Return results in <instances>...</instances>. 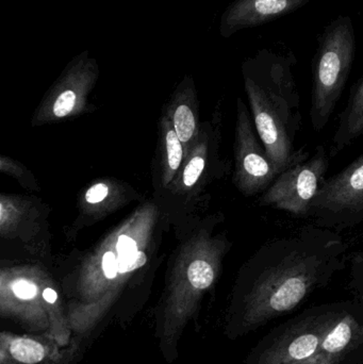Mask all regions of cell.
<instances>
[{
	"label": "cell",
	"mask_w": 363,
	"mask_h": 364,
	"mask_svg": "<svg viewBox=\"0 0 363 364\" xmlns=\"http://www.w3.org/2000/svg\"><path fill=\"white\" fill-rule=\"evenodd\" d=\"M166 154H168V166L170 177L180 168L183 161V142L174 129H168L166 136Z\"/></svg>",
	"instance_id": "13"
},
{
	"label": "cell",
	"mask_w": 363,
	"mask_h": 364,
	"mask_svg": "<svg viewBox=\"0 0 363 364\" xmlns=\"http://www.w3.org/2000/svg\"><path fill=\"white\" fill-rule=\"evenodd\" d=\"M147 262V256L141 250L125 257L119 256V271L121 275L131 273L144 267Z\"/></svg>",
	"instance_id": "14"
},
{
	"label": "cell",
	"mask_w": 363,
	"mask_h": 364,
	"mask_svg": "<svg viewBox=\"0 0 363 364\" xmlns=\"http://www.w3.org/2000/svg\"><path fill=\"white\" fill-rule=\"evenodd\" d=\"M357 329V322L351 314H345L332 321L322 340L315 364H338L353 344Z\"/></svg>",
	"instance_id": "11"
},
{
	"label": "cell",
	"mask_w": 363,
	"mask_h": 364,
	"mask_svg": "<svg viewBox=\"0 0 363 364\" xmlns=\"http://www.w3.org/2000/svg\"><path fill=\"white\" fill-rule=\"evenodd\" d=\"M108 194V186L104 183H97L89 188L85 194V200L89 203H102Z\"/></svg>",
	"instance_id": "17"
},
{
	"label": "cell",
	"mask_w": 363,
	"mask_h": 364,
	"mask_svg": "<svg viewBox=\"0 0 363 364\" xmlns=\"http://www.w3.org/2000/svg\"><path fill=\"white\" fill-rule=\"evenodd\" d=\"M347 252L340 235L318 225L266 242L245 269L239 310L241 331L298 307L342 269Z\"/></svg>",
	"instance_id": "1"
},
{
	"label": "cell",
	"mask_w": 363,
	"mask_h": 364,
	"mask_svg": "<svg viewBox=\"0 0 363 364\" xmlns=\"http://www.w3.org/2000/svg\"><path fill=\"white\" fill-rule=\"evenodd\" d=\"M205 162L204 158L202 156H196V157L192 158L190 160L188 166H185V172H183V183L185 186L190 188L193 186L196 182L198 181L200 177L202 176V172L205 170Z\"/></svg>",
	"instance_id": "15"
},
{
	"label": "cell",
	"mask_w": 363,
	"mask_h": 364,
	"mask_svg": "<svg viewBox=\"0 0 363 364\" xmlns=\"http://www.w3.org/2000/svg\"><path fill=\"white\" fill-rule=\"evenodd\" d=\"M328 168L330 156L320 145L308 159L281 173L264 191L260 205L298 218H308L311 203L325 181Z\"/></svg>",
	"instance_id": "5"
},
{
	"label": "cell",
	"mask_w": 363,
	"mask_h": 364,
	"mask_svg": "<svg viewBox=\"0 0 363 364\" xmlns=\"http://www.w3.org/2000/svg\"><path fill=\"white\" fill-rule=\"evenodd\" d=\"M332 320L304 323L281 336L258 364H315L324 336Z\"/></svg>",
	"instance_id": "8"
},
{
	"label": "cell",
	"mask_w": 363,
	"mask_h": 364,
	"mask_svg": "<svg viewBox=\"0 0 363 364\" xmlns=\"http://www.w3.org/2000/svg\"><path fill=\"white\" fill-rule=\"evenodd\" d=\"M310 218L328 229H347L363 223V154L338 174L325 179L313 199Z\"/></svg>",
	"instance_id": "4"
},
{
	"label": "cell",
	"mask_w": 363,
	"mask_h": 364,
	"mask_svg": "<svg viewBox=\"0 0 363 364\" xmlns=\"http://www.w3.org/2000/svg\"><path fill=\"white\" fill-rule=\"evenodd\" d=\"M83 350L72 341L61 346L43 333H0V364H76Z\"/></svg>",
	"instance_id": "7"
},
{
	"label": "cell",
	"mask_w": 363,
	"mask_h": 364,
	"mask_svg": "<svg viewBox=\"0 0 363 364\" xmlns=\"http://www.w3.org/2000/svg\"><path fill=\"white\" fill-rule=\"evenodd\" d=\"M310 0H234L222 14L220 34L227 38L237 32L258 27L296 12Z\"/></svg>",
	"instance_id": "9"
},
{
	"label": "cell",
	"mask_w": 363,
	"mask_h": 364,
	"mask_svg": "<svg viewBox=\"0 0 363 364\" xmlns=\"http://www.w3.org/2000/svg\"><path fill=\"white\" fill-rule=\"evenodd\" d=\"M102 269L104 278L108 282H112L117 279L119 275L121 276L119 271V257L113 252H107L102 256Z\"/></svg>",
	"instance_id": "16"
},
{
	"label": "cell",
	"mask_w": 363,
	"mask_h": 364,
	"mask_svg": "<svg viewBox=\"0 0 363 364\" xmlns=\"http://www.w3.org/2000/svg\"><path fill=\"white\" fill-rule=\"evenodd\" d=\"M296 63L290 49L264 48L242 65L258 136L269 157L283 172L309 158L304 149L296 147L303 122L294 74Z\"/></svg>",
	"instance_id": "2"
},
{
	"label": "cell",
	"mask_w": 363,
	"mask_h": 364,
	"mask_svg": "<svg viewBox=\"0 0 363 364\" xmlns=\"http://www.w3.org/2000/svg\"><path fill=\"white\" fill-rule=\"evenodd\" d=\"M117 250L119 257H125L136 252L138 250V246L131 237L121 235L117 242Z\"/></svg>",
	"instance_id": "18"
},
{
	"label": "cell",
	"mask_w": 363,
	"mask_h": 364,
	"mask_svg": "<svg viewBox=\"0 0 363 364\" xmlns=\"http://www.w3.org/2000/svg\"><path fill=\"white\" fill-rule=\"evenodd\" d=\"M174 130L183 143H188L193 138L196 122L191 108L188 105L181 104L174 113Z\"/></svg>",
	"instance_id": "12"
},
{
	"label": "cell",
	"mask_w": 363,
	"mask_h": 364,
	"mask_svg": "<svg viewBox=\"0 0 363 364\" xmlns=\"http://www.w3.org/2000/svg\"><path fill=\"white\" fill-rule=\"evenodd\" d=\"M363 134V78L353 85L347 107L339 117L330 157L340 154Z\"/></svg>",
	"instance_id": "10"
},
{
	"label": "cell",
	"mask_w": 363,
	"mask_h": 364,
	"mask_svg": "<svg viewBox=\"0 0 363 364\" xmlns=\"http://www.w3.org/2000/svg\"><path fill=\"white\" fill-rule=\"evenodd\" d=\"M355 53L353 21L340 15L326 26L313 57L310 122L315 132H322L330 122L351 74Z\"/></svg>",
	"instance_id": "3"
},
{
	"label": "cell",
	"mask_w": 363,
	"mask_h": 364,
	"mask_svg": "<svg viewBox=\"0 0 363 364\" xmlns=\"http://www.w3.org/2000/svg\"><path fill=\"white\" fill-rule=\"evenodd\" d=\"M255 124L238 100L236 136V183L245 195L264 193L283 173L266 154Z\"/></svg>",
	"instance_id": "6"
}]
</instances>
